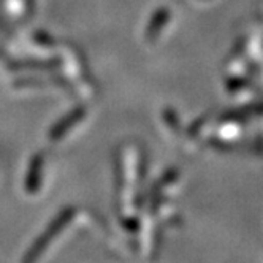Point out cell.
Returning a JSON list of instances; mask_svg holds the SVG:
<instances>
[{"label":"cell","mask_w":263,"mask_h":263,"mask_svg":"<svg viewBox=\"0 0 263 263\" xmlns=\"http://www.w3.org/2000/svg\"><path fill=\"white\" fill-rule=\"evenodd\" d=\"M71 216H73V211L68 210V211H64L58 219H55L49 225V227L46 229V232L43 235H40V238L32 244V248L29 249V252L24 255L23 263H35L36 258H39L45 252V249L48 248V244L51 242V239H54L55 236H58V233L68 223V220L71 219Z\"/></svg>","instance_id":"6da1fadb"}]
</instances>
